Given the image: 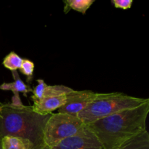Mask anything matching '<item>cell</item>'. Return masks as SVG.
<instances>
[{"mask_svg": "<svg viewBox=\"0 0 149 149\" xmlns=\"http://www.w3.org/2000/svg\"><path fill=\"white\" fill-rule=\"evenodd\" d=\"M20 71L26 77V81L28 84H30L33 80V71H34V63L30 60L25 58L23 59L21 66L20 68Z\"/></svg>", "mask_w": 149, "mask_h": 149, "instance_id": "cell-14", "label": "cell"}, {"mask_svg": "<svg viewBox=\"0 0 149 149\" xmlns=\"http://www.w3.org/2000/svg\"><path fill=\"white\" fill-rule=\"evenodd\" d=\"M117 149H149V134L147 130L127 141Z\"/></svg>", "mask_w": 149, "mask_h": 149, "instance_id": "cell-11", "label": "cell"}, {"mask_svg": "<svg viewBox=\"0 0 149 149\" xmlns=\"http://www.w3.org/2000/svg\"><path fill=\"white\" fill-rule=\"evenodd\" d=\"M149 102L87 124L103 149H117L132 137L146 130Z\"/></svg>", "mask_w": 149, "mask_h": 149, "instance_id": "cell-1", "label": "cell"}, {"mask_svg": "<svg viewBox=\"0 0 149 149\" xmlns=\"http://www.w3.org/2000/svg\"><path fill=\"white\" fill-rule=\"evenodd\" d=\"M95 2V0H65L63 1L64 13L66 14L71 10L84 15Z\"/></svg>", "mask_w": 149, "mask_h": 149, "instance_id": "cell-12", "label": "cell"}, {"mask_svg": "<svg viewBox=\"0 0 149 149\" xmlns=\"http://www.w3.org/2000/svg\"><path fill=\"white\" fill-rule=\"evenodd\" d=\"M111 3L116 8L128 10L131 8L133 1L132 0H112Z\"/></svg>", "mask_w": 149, "mask_h": 149, "instance_id": "cell-15", "label": "cell"}, {"mask_svg": "<svg viewBox=\"0 0 149 149\" xmlns=\"http://www.w3.org/2000/svg\"><path fill=\"white\" fill-rule=\"evenodd\" d=\"M97 93L91 90H73L66 95V101L65 105L58 109V113L77 116L95 99Z\"/></svg>", "mask_w": 149, "mask_h": 149, "instance_id": "cell-6", "label": "cell"}, {"mask_svg": "<svg viewBox=\"0 0 149 149\" xmlns=\"http://www.w3.org/2000/svg\"><path fill=\"white\" fill-rule=\"evenodd\" d=\"M50 149H103V147L85 125L75 135L65 138Z\"/></svg>", "mask_w": 149, "mask_h": 149, "instance_id": "cell-5", "label": "cell"}, {"mask_svg": "<svg viewBox=\"0 0 149 149\" xmlns=\"http://www.w3.org/2000/svg\"><path fill=\"white\" fill-rule=\"evenodd\" d=\"M0 149H1V138H0Z\"/></svg>", "mask_w": 149, "mask_h": 149, "instance_id": "cell-17", "label": "cell"}, {"mask_svg": "<svg viewBox=\"0 0 149 149\" xmlns=\"http://www.w3.org/2000/svg\"><path fill=\"white\" fill-rule=\"evenodd\" d=\"M36 149H50V148H48V147H47L46 146H44L41 147V148H36Z\"/></svg>", "mask_w": 149, "mask_h": 149, "instance_id": "cell-16", "label": "cell"}, {"mask_svg": "<svg viewBox=\"0 0 149 149\" xmlns=\"http://www.w3.org/2000/svg\"><path fill=\"white\" fill-rule=\"evenodd\" d=\"M66 101V95L54 96L45 97L40 100H33L32 109L36 113L40 115H49L53 111L59 109L63 106Z\"/></svg>", "mask_w": 149, "mask_h": 149, "instance_id": "cell-9", "label": "cell"}, {"mask_svg": "<svg viewBox=\"0 0 149 149\" xmlns=\"http://www.w3.org/2000/svg\"><path fill=\"white\" fill-rule=\"evenodd\" d=\"M147 102H149L148 98L133 97L122 93H97L93 103L77 116L87 125Z\"/></svg>", "mask_w": 149, "mask_h": 149, "instance_id": "cell-3", "label": "cell"}, {"mask_svg": "<svg viewBox=\"0 0 149 149\" xmlns=\"http://www.w3.org/2000/svg\"><path fill=\"white\" fill-rule=\"evenodd\" d=\"M37 85L33 89L31 100H36L45 97L66 95L73 89L64 85H47L43 79H37Z\"/></svg>", "mask_w": 149, "mask_h": 149, "instance_id": "cell-7", "label": "cell"}, {"mask_svg": "<svg viewBox=\"0 0 149 149\" xmlns=\"http://www.w3.org/2000/svg\"><path fill=\"white\" fill-rule=\"evenodd\" d=\"M85 124L77 116L66 113H51L43 131V142L49 148L64 139L75 135Z\"/></svg>", "mask_w": 149, "mask_h": 149, "instance_id": "cell-4", "label": "cell"}, {"mask_svg": "<svg viewBox=\"0 0 149 149\" xmlns=\"http://www.w3.org/2000/svg\"><path fill=\"white\" fill-rule=\"evenodd\" d=\"M22 62H23V58L19 56L15 52H10L4 58L2 64L6 68L13 72V71H17V70L20 69Z\"/></svg>", "mask_w": 149, "mask_h": 149, "instance_id": "cell-13", "label": "cell"}, {"mask_svg": "<svg viewBox=\"0 0 149 149\" xmlns=\"http://www.w3.org/2000/svg\"><path fill=\"white\" fill-rule=\"evenodd\" d=\"M33 144L28 139L7 135L1 139V149H33Z\"/></svg>", "mask_w": 149, "mask_h": 149, "instance_id": "cell-10", "label": "cell"}, {"mask_svg": "<svg viewBox=\"0 0 149 149\" xmlns=\"http://www.w3.org/2000/svg\"><path fill=\"white\" fill-rule=\"evenodd\" d=\"M14 81L13 82L7 83L4 82L0 84V90H10L13 93V97L12 98V104L14 106H20L23 105L21 100L19 96V93H22L25 97H27V94L33 92V89L31 86L23 81V80L20 78L17 71H13L12 72Z\"/></svg>", "mask_w": 149, "mask_h": 149, "instance_id": "cell-8", "label": "cell"}, {"mask_svg": "<svg viewBox=\"0 0 149 149\" xmlns=\"http://www.w3.org/2000/svg\"><path fill=\"white\" fill-rule=\"evenodd\" d=\"M50 115V114H49ZM49 115H40L31 106L0 103V138L7 135L28 139L33 149L44 146L43 131Z\"/></svg>", "mask_w": 149, "mask_h": 149, "instance_id": "cell-2", "label": "cell"}]
</instances>
